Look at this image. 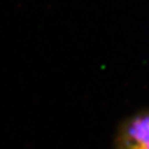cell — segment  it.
<instances>
[{
  "mask_svg": "<svg viewBox=\"0 0 149 149\" xmlns=\"http://www.w3.org/2000/svg\"><path fill=\"white\" fill-rule=\"evenodd\" d=\"M114 149H149V109L136 113L120 124Z\"/></svg>",
  "mask_w": 149,
  "mask_h": 149,
  "instance_id": "cell-1",
  "label": "cell"
}]
</instances>
